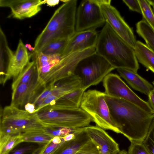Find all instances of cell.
Segmentation results:
<instances>
[{"mask_svg": "<svg viewBox=\"0 0 154 154\" xmlns=\"http://www.w3.org/2000/svg\"><path fill=\"white\" fill-rule=\"evenodd\" d=\"M105 100L112 119L121 134L131 142L143 143L154 119V113L123 99L106 94Z\"/></svg>", "mask_w": 154, "mask_h": 154, "instance_id": "6da1fadb", "label": "cell"}, {"mask_svg": "<svg viewBox=\"0 0 154 154\" xmlns=\"http://www.w3.org/2000/svg\"><path fill=\"white\" fill-rule=\"evenodd\" d=\"M95 53L94 48H91L64 56L47 55L37 51L30 55L35 63L38 80L45 88L74 74L79 62Z\"/></svg>", "mask_w": 154, "mask_h": 154, "instance_id": "7a4b0ae2", "label": "cell"}, {"mask_svg": "<svg viewBox=\"0 0 154 154\" xmlns=\"http://www.w3.org/2000/svg\"><path fill=\"white\" fill-rule=\"evenodd\" d=\"M96 53L116 69L123 68L137 72L139 68L134 49L125 41L106 23L99 34Z\"/></svg>", "mask_w": 154, "mask_h": 154, "instance_id": "3957f363", "label": "cell"}, {"mask_svg": "<svg viewBox=\"0 0 154 154\" xmlns=\"http://www.w3.org/2000/svg\"><path fill=\"white\" fill-rule=\"evenodd\" d=\"M61 1L64 3L55 11L37 38L34 51H39L45 45L54 39L69 38L76 32L77 0Z\"/></svg>", "mask_w": 154, "mask_h": 154, "instance_id": "277c9868", "label": "cell"}, {"mask_svg": "<svg viewBox=\"0 0 154 154\" xmlns=\"http://www.w3.org/2000/svg\"><path fill=\"white\" fill-rule=\"evenodd\" d=\"M46 128L38 112L30 113L10 105L1 111L0 135L44 131Z\"/></svg>", "mask_w": 154, "mask_h": 154, "instance_id": "5b68a950", "label": "cell"}, {"mask_svg": "<svg viewBox=\"0 0 154 154\" xmlns=\"http://www.w3.org/2000/svg\"><path fill=\"white\" fill-rule=\"evenodd\" d=\"M106 94L104 92L95 89L85 91L80 108L90 116L96 126L104 130H110L121 134L112 119L109 106L105 100Z\"/></svg>", "mask_w": 154, "mask_h": 154, "instance_id": "8992f818", "label": "cell"}, {"mask_svg": "<svg viewBox=\"0 0 154 154\" xmlns=\"http://www.w3.org/2000/svg\"><path fill=\"white\" fill-rule=\"evenodd\" d=\"M38 114L46 127L79 128L89 126L92 122L90 116L80 108L61 111L43 108Z\"/></svg>", "mask_w": 154, "mask_h": 154, "instance_id": "52a82bcc", "label": "cell"}, {"mask_svg": "<svg viewBox=\"0 0 154 154\" xmlns=\"http://www.w3.org/2000/svg\"><path fill=\"white\" fill-rule=\"evenodd\" d=\"M115 69L96 52L81 60L75 68L74 73L81 78L82 88L85 91L90 87L98 84Z\"/></svg>", "mask_w": 154, "mask_h": 154, "instance_id": "ba28073f", "label": "cell"}, {"mask_svg": "<svg viewBox=\"0 0 154 154\" xmlns=\"http://www.w3.org/2000/svg\"><path fill=\"white\" fill-rule=\"evenodd\" d=\"M81 88L82 80L75 73L54 85H48L34 100L35 104H39L35 107L34 113L52 105L63 97Z\"/></svg>", "mask_w": 154, "mask_h": 154, "instance_id": "9c48e42d", "label": "cell"}, {"mask_svg": "<svg viewBox=\"0 0 154 154\" xmlns=\"http://www.w3.org/2000/svg\"><path fill=\"white\" fill-rule=\"evenodd\" d=\"M104 0H83L76 10V32L95 30L106 22L103 15L101 5Z\"/></svg>", "mask_w": 154, "mask_h": 154, "instance_id": "30bf717a", "label": "cell"}, {"mask_svg": "<svg viewBox=\"0 0 154 154\" xmlns=\"http://www.w3.org/2000/svg\"><path fill=\"white\" fill-rule=\"evenodd\" d=\"M103 81L106 95L123 99L136 105L147 112L154 113L148 102L136 94L117 74L110 73Z\"/></svg>", "mask_w": 154, "mask_h": 154, "instance_id": "8fae6325", "label": "cell"}, {"mask_svg": "<svg viewBox=\"0 0 154 154\" xmlns=\"http://www.w3.org/2000/svg\"><path fill=\"white\" fill-rule=\"evenodd\" d=\"M111 0H104L101 9L106 23L118 35L134 49L137 42L132 29L118 10L111 4Z\"/></svg>", "mask_w": 154, "mask_h": 154, "instance_id": "7c38bea8", "label": "cell"}, {"mask_svg": "<svg viewBox=\"0 0 154 154\" xmlns=\"http://www.w3.org/2000/svg\"><path fill=\"white\" fill-rule=\"evenodd\" d=\"M44 88L38 80L37 77L19 85L12 91L10 105L19 108L28 103H32Z\"/></svg>", "mask_w": 154, "mask_h": 154, "instance_id": "4fadbf2b", "label": "cell"}, {"mask_svg": "<svg viewBox=\"0 0 154 154\" xmlns=\"http://www.w3.org/2000/svg\"><path fill=\"white\" fill-rule=\"evenodd\" d=\"M41 0H0V6L8 7L13 18L21 20L32 17L41 10Z\"/></svg>", "mask_w": 154, "mask_h": 154, "instance_id": "5bb4252c", "label": "cell"}, {"mask_svg": "<svg viewBox=\"0 0 154 154\" xmlns=\"http://www.w3.org/2000/svg\"><path fill=\"white\" fill-rule=\"evenodd\" d=\"M85 130L99 154H117L120 151L119 144L104 129L97 126L89 125L85 127Z\"/></svg>", "mask_w": 154, "mask_h": 154, "instance_id": "9a60e30c", "label": "cell"}, {"mask_svg": "<svg viewBox=\"0 0 154 154\" xmlns=\"http://www.w3.org/2000/svg\"><path fill=\"white\" fill-rule=\"evenodd\" d=\"M30 58L25 45L20 39L16 51L8 64L1 84L4 85L8 80L15 79L29 63Z\"/></svg>", "mask_w": 154, "mask_h": 154, "instance_id": "2e32d148", "label": "cell"}, {"mask_svg": "<svg viewBox=\"0 0 154 154\" xmlns=\"http://www.w3.org/2000/svg\"><path fill=\"white\" fill-rule=\"evenodd\" d=\"M98 35L95 30L75 32L69 38L61 56L82 51L96 46Z\"/></svg>", "mask_w": 154, "mask_h": 154, "instance_id": "e0dca14e", "label": "cell"}, {"mask_svg": "<svg viewBox=\"0 0 154 154\" xmlns=\"http://www.w3.org/2000/svg\"><path fill=\"white\" fill-rule=\"evenodd\" d=\"M116 69L120 76L136 91L148 96L153 89V85L137 72L125 68H119Z\"/></svg>", "mask_w": 154, "mask_h": 154, "instance_id": "ac0fdd59", "label": "cell"}, {"mask_svg": "<svg viewBox=\"0 0 154 154\" xmlns=\"http://www.w3.org/2000/svg\"><path fill=\"white\" fill-rule=\"evenodd\" d=\"M85 127L78 128L75 138L64 141L53 154H74L90 140L85 130Z\"/></svg>", "mask_w": 154, "mask_h": 154, "instance_id": "d6986e66", "label": "cell"}, {"mask_svg": "<svg viewBox=\"0 0 154 154\" xmlns=\"http://www.w3.org/2000/svg\"><path fill=\"white\" fill-rule=\"evenodd\" d=\"M85 91L82 88L76 89L60 98L52 105L44 108L57 111L79 108Z\"/></svg>", "mask_w": 154, "mask_h": 154, "instance_id": "ffe728a7", "label": "cell"}, {"mask_svg": "<svg viewBox=\"0 0 154 154\" xmlns=\"http://www.w3.org/2000/svg\"><path fill=\"white\" fill-rule=\"evenodd\" d=\"M134 50L138 62L154 73V53L138 40L137 41Z\"/></svg>", "mask_w": 154, "mask_h": 154, "instance_id": "44dd1931", "label": "cell"}, {"mask_svg": "<svg viewBox=\"0 0 154 154\" xmlns=\"http://www.w3.org/2000/svg\"><path fill=\"white\" fill-rule=\"evenodd\" d=\"M14 53L9 48L6 36L1 28H0V82L2 83L5 72V64H8Z\"/></svg>", "mask_w": 154, "mask_h": 154, "instance_id": "7402d4cb", "label": "cell"}, {"mask_svg": "<svg viewBox=\"0 0 154 154\" xmlns=\"http://www.w3.org/2000/svg\"><path fill=\"white\" fill-rule=\"evenodd\" d=\"M37 77L35 61L29 62L20 74L14 79L11 85L12 91L19 85L26 83Z\"/></svg>", "mask_w": 154, "mask_h": 154, "instance_id": "603a6c76", "label": "cell"}, {"mask_svg": "<svg viewBox=\"0 0 154 154\" xmlns=\"http://www.w3.org/2000/svg\"><path fill=\"white\" fill-rule=\"evenodd\" d=\"M136 32L145 41L146 45L154 53V31L144 20L136 25Z\"/></svg>", "mask_w": 154, "mask_h": 154, "instance_id": "cb8c5ba5", "label": "cell"}, {"mask_svg": "<svg viewBox=\"0 0 154 154\" xmlns=\"http://www.w3.org/2000/svg\"><path fill=\"white\" fill-rule=\"evenodd\" d=\"M23 142L21 134L0 135V154H8Z\"/></svg>", "mask_w": 154, "mask_h": 154, "instance_id": "d4e9b609", "label": "cell"}, {"mask_svg": "<svg viewBox=\"0 0 154 154\" xmlns=\"http://www.w3.org/2000/svg\"><path fill=\"white\" fill-rule=\"evenodd\" d=\"M69 38L54 39L45 45L39 51L47 55H61L68 43Z\"/></svg>", "mask_w": 154, "mask_h": 154, "instance_id": "484cf974", "label": "cell"}, {"mask_svg": "<svg viewBox=\"0 0 154 154\" xmlns=\"http://www.w3.org/2000/svg\"><path fill=\"white\" fill-rule=\"evenodd\" d=\"M23 142H30L46 144L51 140L53 137L44 131L31 132L21 134Z\"/></svg>", "mask_w": 154, "mask_h": 154, "instance_id": "4316f807", "label": "cell"}, {"mask_svg": "<svg viewBox=\"0 0 154 154\" xmlns=\"http://www.w3.org/2000/svg\"><path fill=\"white\" fill-rule=\"evenodd\" d=\"M142 11V19L145 20L154 31V14L150 5L146 0H138Z\"/></svg>", "mask_w": 154, "mask_h": 154, "instance_id": "83f0119b", "label": "cell"}, {"mask_svg": "<svg viewBox=\"0 0 154 154\" xmlns=\"http://www.w3.org/2000/svg\"><path fill=\"white\" fill-rule=\"evenodd\" d=\"M76 128H54L46 127L44 130V132L52 137L58 136L62 137L73 132Z\"/></svg>", "mask_w": 154, "mask_h": 154, "instance_id": "f1b7e54d", "label": "cell"}, {"mask_svg": "<svg viewBox=\"0 0 154 154\" xmlns=\"http://www.w3.org/2000/svg\"><path fill=\"white\" fill-rule=\"evenodd\" d=\"M64 141L63 139L61 143L59 144H55L51 140L35 150L32 154H53Z\"/></svg>", "mask_w": 154, "mask_h": 154, "instance_id": "f546056e", "label": "cell"}, {"mask_svg": "<svg viewBox=\"0 0 154 154\" xmlns=\"http://www.w3.org/2000/svg\"><path fill=\"white\" fill-rule=\"evenodd\" d=\"M143 143L150 154H154V119Z\"/></svg>", "mask_w": 154, "mask_h": 154, "instance_id": "4dcf8cb0", "label": "cell"}, {"mask_svg": "<svg viewBox=\"0 0 154 154\" xmlns=\"http://www.w3.org/2000/svg\"><path fill=\"white\" fill-rule=\"evenodd\" d=\"M127 154H150L143 143L131 142Z\"/></svg>", "mask_w": 154, "mask_h": 154, "instance_id": "1f68e13d", "label": "cell"}, {"mask_svg": "<svg viewBox=\"0 0 154 154\" xmlns=\"http://www.w3.org/2000/svg\"><path fill=\"white\" fill-rule=\"evenodd\" d=\"M74 154H99V153L98 149L90 140Z\"/></svg>", "mask_w": 154, "mask_h": 154, "instance_id": "d6a6232c", "label": "cell"}, {"mask_svg": "<svg viewBox=\"0 0 154 154\" xmlns=\"http://www.w3.org/2000/svg\"><path fill=\"white\" fill-rule=\"evenodd\" d=\"M131 10L142 14V11L138 0H122Z\"/></svg>", "mask_w": 154, "mask_h": 154, "instance_id": "836d02e7", "label": "cell"}, {"mask_svg": "<svg viewBox=\"0 0 154 154\" xmlns=\"http://www.w3.org/2000/svg\"><path fill=\"white\" fill-rule=\"evenodd\" d=\"M32 146H28L20 147L18 149L14 150L11 153L8 154H25L30 151L32 149Z\"/></svg>", "mask_w": 154, "mask_h": 154, "instance_id": "e575fe53", "label": "cell"}, {"mask_svg": "<svg viewBox=\"0 0 154 154\" xmlns=\"http://www.w3.org/2000/svg\"><path fill=\"white\" fill-rule=\"evenodd\" d=\"M148 103L154 113V90L153 89L148 95Z\"/></svg>", "mask_w": 154, "mask_h": 154, "instance_id": "d590c367", "label": "cell"}, {"mask_svg": "<svg viewBox=\"0 0 154 154\" xmlns=\"http://www.w3.org/2000/svg\"><path fill=\"white\" fill-rule=\"evenodd\" d=\"M25 110L30 113H34L35 110V105L32 103H28L25 106Z\"/></svg>", "mask_w": 154, "mask_h": 154, "instance_id": "8d00e7d4", "label": "cell"}, {"mask_svg": "<svg viewBox=\"0 0 154 154\" xmlns=\"http://www.w3.org/2000/svg\"><path fill=\"white\" fill-rule=\"evenodd\" d=\"M78 128H77L73 132L70 133L62 138L65 141H68L73 140L75 137L76 133Z\"/></svg>", "mask_w": 154, "mask_h": 154, "instance_id": "74e56055", "label": "cell"}, {"mask_svg": "<svg viewBox=\"0 0 154 154\" xmlns=\"http://www.w3.org/2000/svg\"><path fill=\"white\" fill-rule=\"evenodd\" d=\"M59 0H44L42 1V4H46L48 5L53 6L58 4Z\"/></svg>", "mask_w": 154, "mask_h": 154, "instance_id": "f35d334b", "label": "cell"}, {"mask_svg": "<svg viewBox=\"0 0 154 154\" xmlns=\"http://www.w3.org/2000/svg\"><path fill=\"white\" fill-rule=\"evenodd\" d=\"M63 140L62 137L58 136H55L53 138L51 141L54 144H59L61 143Z\"/></svg>", "mask_w": 154, "mask_h": 154, "instance_id": "ab89813d", "label": "cell"}, {"mask_svg": "<svg viewBox=\"0 0 154 154\" xmlns=\"http://www.w3.org/2000/svg\"><path fill=\"white\" fill-rule=\"evenodd\" d=\"M25 46L27 48H28L29 51L33 52L34 51V48L32 47L31 45L29 44H26L25 45Z\"/></svg>", "mask_w": 154, "mask_h": 154, "instance_id": "60d3db41", "label": "cell"}, {"mask_svg": "<svg viewBox=\"0 0 154 154\" xmlns=\"http://www.w3.org/2000/svg\"><path fill=\"white\" fill-rule=\"evenodd\" d=\"M146 1L150 5L154 7V0H146Z\"/></svg>", "mask_w": 154, "mask_h": 154, "instance_id": "b9f144b4", "label": "cell"}, {"mask_svg": "<svg viewBox=\"0 0 154 154\" xmlns=\"http://www.w3.org/2000/svg\"><path fill=\"white\" fill-rule=\"evenodd\" d=\"M117 154H127V152L125 150H120Z\"/></svg>", "mask_w": 154, "mask_h": 154, "instance_id": "7bdbcfd3", "label": "cell"}, {"mask_svg": "<svg viewBox=\"0 0 154 154\" xmlns=\"http://www.w3.org/2000/svg\"><path fill=\"white\" fill-rule=\"evenodd\" d=\"M152 12L153 13V14H154V7H153L152 8Z\"/></svg>", "mask_w": 154, "mask_h": 154, "instance_id": "ee69618b", "label": "cell"}, {"mask_svg": "<svg viewBox=\"0 0 154 154\" xmlns=\"http://www.w3.org/2000/svg\"><path fill=\"white\" fill-rule=\"evenodd\" d=\"M152 84L153 85V86L154 87L153 89L154 90V81L152 82Z\"/></svg>", "mask_w": 154, "mask_h": 154, "instance_id": "f6af8a7d", "label": "cell"}]
</instances>
